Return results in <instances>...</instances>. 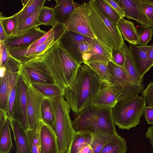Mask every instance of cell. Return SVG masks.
<instances>
[{"label":"cell","mask_w":153,"mask_h":153,"mask_svg":"<svg viewBox=\"0 0 153 153\" xmlns=\"http://www.w3.org/2000/svg\"><path fill=\"white\" fill-rule=\"evenodd\" d=\"M90 48L83 57V63L88 64L94 61L108 62L111 60L112 50L100 42L96 38L89 41Z\"/></svg>","instance_id":"obj_15"},{"label":"cell","mask_w":153,"mask_h":153,"mask_svg":"<svg viewBox=\"0 0 153 153\" xmlns=\"http://www.w3.org/2000/svg\"><path fill=\"white\" fill-rule=\"evenodd\" d=\"M129 48L136 68L140 75L143 77L153 64L146 52L139 46L130 44Z\"/></svg>","instance_id":"obj_19"},{"label":"cell","mask_w":153,"mask_h":153,"mask_svg":"<svg viewBox=\"0 0 153 153\" xmlns=\"http://www.w3.org/2000/svg\"><path fill=\"white\" fill-rule=\"evenodd\" d=\"M20 63L10 55L6 63L0 67V109L6 112L10 93L19 75Z\"/></svg>","instance_id":"obj_8"},{"label":"cell","mask_w":153,"mask_h":153,"mask_svg":"<svg viewBox=\"0 0 153 153\" xmlns=\"http://www.w3.org/2000/svg\"><path fill=\"white\" fill-rule=\"evenodd\" d=\"M153 35V27H150L142 30L139 32V46H147L149 42L152 40Z\"/></svg>","instance_id":"obj_41"},{"label":"cell","mask_w":153,"mask_h":153,"mask_svg":"<svg viewBox=\"0 0 153 153\" xmlns=\"http://www.w3.org/2000/svg\"><path fill=\"white\" fill-rule=\"evenodd\" d=\"M92 134V137L90 145L94 153H99L104 146L113 136L102 132Z\"/></svg>","instance_id":"obj_35"},{"label":"cell","mask_w":153,"mask_h":153,"mask_svg":"<svg viewBox=\"0 0 153 153\" xmlns=\"http://www.w3.org/2000/svg\"><path fill=\"white\" fill-rule=\"evenodd\" d=\"M146 106L145 99L138 94L117 102L112 108L114 124L121 129L135 127L140 123Z\"/></svg>","instance_id":"obj_6"},{"label":"cell","mask_w":153,"mask_h":153,"mask_svg":"<svg viewBox=\"0 0 153 153\" xmlns=\"http://www.w3.org/2000/svg\"><path fill=\"white\" fill-rule=\"evenodd\" d=\"M53 29V28L52 27L50 30L46 34L38 40L34 42L28 48H33L45 43L50 37L52 32Z\"/></svg>","instance_id":"obj_47"},{"label":"cell","mask_w":153,"mask_h":153,"mask_svg":"<svg viewBox=\"0 0 153 153\" xmlns=\"http://www.w3.org/2000/svg\"><path fill=\"white\" fill-rule=\"evenodd\" d=\"M9 121L8 119L0 127V152L9 153L13 146Z\"/></svg>","instance_id":"obj_32"},{"label":"cell","mask_w":153,"mask_h":153,"mask_svg":"<svg viewBox=\"0 0 153 153\" xmlns=\"http://www.w3.org/2000/svg\"><path fill=\"white\" fill-rule=\"evenodd\" d=\"M121 6L125 17L140 24L141 30L151 27L146 17L142 11L138 0H117Z\"/></svg>","instance_id":"obj_16"},{"label":"cell","mask_w":153,"mask_h":153,"mask_svg":"<svg viewBox=\"0 0 153 153\" xmlns=\"http://www.w3.org/2000/svg\"><path fill=\"white\" fill-rule=\"evenodd\" d=\"M40 140L41 153H59L55 132L43 123L40 130Z\"/></svg>","instance_id":"obj_18"},{"label":"cell","mask_w":153,"mask_h":153,"mask_svg":"<svg viewBox=\"0 0 153 153\" xmlns=\"http://www.w3.org/2000/svg\"><path fill=\"white\" fill-rule=\"evenodd\" d=\"M78 153H94L90 144H85L80 149Z\"/></svg>","instance_id":"obj_49"},{"label":"cell","mask_w":153,"mask_h":153,"mask_svg":"<svg viewBox=\"0 0 153 153\" xmlns=\"http://www.w3.org/2000/svg\"><path fill=\"white\" fill-rule=\"evenodd\" d=\"M9 121L14 135L17 153H31L25 131L17 121L13 120Z\"/></svg>","instance_id":"obj_21"},{"label":"cell","mask_w":153,"mask_h":153,"mask_svg":"<svg viewBox=\"0 0 153 153\" xmlns=\"http://www.w3.org/2000/svg\"><path fill=\"white\" fill-rule=\"evenodd\" d=\"M2 13V12L0 13V24L7 37L18 34L19 25L18 13L8 17L4 16Z\"/></svg>","instance_id":"obj_29"},{"label":"cell","mask_w":153,"mask_h":153,"mask_svg":"<svg viewBox=\"0 0 153 153\" xmlns=\"http://www.w3.org/2000/svg\"><path fill=\"white\" fill-rule=\"evenodd\" d=\"M117 25L125 40L131 44H139V32L132 21L121 18L118 22Z\"/></svg>","instance_id":"obj_24"},{"label":"cell","mask_w":153,"mask_h":153,"mask_svg":"<svg viewBox=\"0 0 153 153\" xmlns=\"http://www.w3.org/2000/svg\"><path fill=\"white\" fill-rule=\"evenodd\" d=\"M127 150L126 140L118 134L113 136L99 153H126Z\"/></svg>","instance_id":"obj_27"},{"label":"cell","mask_w":153,"mask_h":153,"mask_svg":"<svg viewBox=\"0 0 153 153\" xmlns=\"http://www.w3.org/2000/svg\"><path fill=\"white\" fill-rule=\"evenodd\" d=\"M104 13L112 21L117 25L121 18L119 14L105 0H95Z\"/></svg>","instance_id":"obj_38"},{"label":"cell","mask_w":153,"mask_h":153,"mask_svg":"<svg viewBox=\"0 0 153 153\" xmlns=\"http://www.w3.org/2000/svg\"><path fill=\"white\" fill-rule=\"evenodd\" d=\"M32 87L45 98L63 95L64 90L56 84L33 82Z\"/></svg>","instance_id":"obj_30"},{"label":"cell","mask_w":153,"mask_h":153,"mask_svg":"<svg viewBox=\"0 0 153 153\" xmlns=\"http://www.w3.org/2000/svg\"><path fill=\"white\" fill-rule=\"evenodd\" d=\"M112 85L117 102L138 94L143 92L144 89L143 84L138 83H129Z\"/></svg>","instance_id":"obj_22"},{"label":"cell","mask_w":153,"mask_h":153,"mask_svg":"<svg viewBox=\"0 0 153 153\" xmlns=\"http://www.w3.org/2000/svg\"><path fill=\"white\" fill-rule=\"evenodd\" d=\"M106 82L88 65L83 63L72 85L64 89V97L77 115L91 106L94 98Z\"/></svg>","instance_id":"obj_1"},{"label":"cell","mask_w":153,"mask_h":153,"mask_svg":"<svg viewBox=\"0 0 153 153\" xmlns=\"http://www.w3.org/2000/svg\"><path fill=\"white\" fill-rule=\"evenodd\" d=\"M64 25L68 30L90 39L95 38L88 21L83 4H78Z\"/></svg>","instance_id":"obj_10"},{"label":"cell","mask_w":153,"mask_h":153,"mask_svg":"<svg viewBox=\"0 0 153 153\" xmlns=\"http://www.w3.org/2000/svg\"><path fill=\"white\" fill-rule=\"evenodd\" d=\"M41 58L58 86L64 90L72 85L81 65L61 46L59 40Z\"/></svg>","instance_id":"obj_2"},{"label":"cell","mask_w":153,"mask_h":153,"mask_svg":"<svg viewBox=\"0 0 153 153\" xmlns=\"http://www.w3.org/2000/svg\"><path fill=\"white\" fill-rule=\"evenodd\" d=\"M50 37L44 43L29 48H20L7 50L9 55L22 64L37 57L42 56L45 52L58 41L66 30L64 25L57 23L52 27Z\"/></svg>","instance_id":"obj_7"},{"label":"cell","mask_w":153,"mask_h":153,"mask_svg":"<svg viewBox=\"0 0 153 153\" xmlns=\"http://www.w3.org/2000/svg\"><path fill=\"white\" fill-rule=\"evenodd\" d=\"M112 108H102L90 106L78 114L72 121L77 131L92 133L104 132L112 136L118 134L115 126Z\"/></svg>","instance_id":"obj_4"},{"label":"cell","mask_w":153,"mask_h":153,"mask_svg":"<svg viewBox=\"0 0 153 153\" xmlns=\"http://www.w3.org/2000/svg\"><path fill=\"white\" fill-rule=\"evenodd\" d=\"M53 7L55 19L57 23L64 25L78 5L72 0H55Z\"/></svg>","instance_id":"obj_20"},{"label":"cell","mask_w":153,"mask_h":153,"mask_svg":"<svg viewBox=\"0 0 153 153\" xmlns=\"http://www.w3.org/2000/svg\"><path fill=\"white\" fill-rule=\"evenodd\" d=\"M142 96L150 106H153V82L149 83L146 89L143 91Z\"/></svg>","instance_id":"obj_43"},{"label":"cell","mask_w":153,"mask_h":153,"mask_svg":"<svg viewBox=\"0 0 153 153\" xmlns=\"http://www.w3.org/2000/svg\"><path fill=\"white\" fill-rule=\"evenodd\" d=\"M111 61L116 64L124 68L125 57L124 53L121 49H114L112 50Z\"/></svg>","instance_id":"obj_42"},{"label":"cell","mask_w":153,"mask_h":153,"mask_svg":"<svg viewBox=\"0 0 153 153\" xmlns=\"http://www.w3.org/2000/svg\"><path fill=\"white\" fill-rule=\"evenodd\" d=\"M142 11L153 27V0H138Z\"/></svg>","instance_id":"obj_39"},{"label":"cell","mask_w":153,"mask_h":153,"mask_svg":"<svg viewBox=\"0 0 153 153\" xmlns=\"http://www.w3.org/2000/svg\"><path fill=\"white\" fill-rule=\"evenodd\" d=\"M117 102L112 84L106 82L94 98L91 106L113 108Z\"/></svg>","instance_id":"obj_17"},{"label":"cell","mask_w":153,"mask_h":153,"mask_svg":"<svg viewBox=\"0 0 153 153\" xmlns=\"http://www.w3.org/2000/svg\"><path fill=\"white\" fill-rule=\"evenodd\" d=\"M87 64L95 71L103 80L110 82L111 76L107 63L102 61H94Z\"/></svg>","instance_id":"obj_37"},{"label":"cell","mask_w":153,"mask_h":153,"mask_svg":"<svg viewBox=\"0 0 153 153\" xmlns=\"http://www.w3.org/2000/svg\"><path fill=\"white\" fill-rule=\"evenodd\" d=\"M139 46L146 52L149 60L153 64V44L146 46Z\"/></svg>","instance_id":"obj_48"},{"label":"cell","mask_w":153,"mask_h":153,"mask_svg":"<svg viewBox=\"0 0 153 153\" xmlns=\"http://www.w3.org/2000/svg\"><path fill=\"white\" fill-rule=\"evenodd\" d=\"M41 57L20 64L19 73L27 86L33 82L56 84Z\"/></svg>","instance_id":"obj_9"},{"label":"cell","mask_w":153,"mask_h":153,"mask_svg":"<svg viewBox=\"0 0 153 153\" xmlns=\"http://www.w3.org/2000/svg\"><path fill=\"white\" fill-rule=\"evenodd\" d=\"M43 123L42 121H39L36 123L32 129L25 131L31 153H41L40 132Z\"/></svg>","instance_id":"obj_26"},{"label":"cell","mask_w":153,"mask_h":153,"mask_svg":"<svg viewBox=\"0 0 153 153\" xmlns=\"http://www.w3.org/2000/svg\"><path fill=\"white\" fill-rule=\"evenodd\" d=\"M92 137V133L89 132L76 131L65 153H78L85 144H90Z\"/></svg>","instance_id":"obj_25"},{"label":"cell","mask_w":153,"mask_h":153,"mask_svg":"<svg viewBox=\"0 0 153 153\" xmlns=\"http://www.w3.org/2000/svg\"><path fill=\"white\" fill-rule=\"evenodd\" d=\"M16 100V87L15 86L9 95L6 110L8 119L13 120L14 114Z\"/></svg>","instance_id":"obj_40"},{"label":"cell","mask_w":153,"mask_h":153,"mask_svg":"<svg viewBox=\"0 0 153 153\" xmlns=\"http://www.w3.org/2000/svg\"><path fill=\"white\" fill-rule=\"evenodd\" d=\"M121 50L124 53L125 62L124 68L128 74L137 82L143 84V77L139 74L133 60L129 47L124 42Z\"/></svg>","instance_id":"obj_31"},{"label":"cell","mask_w":153,"mask_h":153,"mask_svg":"<svg viewBox=\"0 0 153 153\" xmlns=\"http://www.w3.org/2000/svg\"><path fill=\"white\" fill-rule=\"evenodd\" d=\"M39 25L54 26L57 23L55 19L53 8L44 5L42 7L38 17Z\"/></svg>","instance_id":"obj_36"},{"label":"cell","mask_w":153,"mask_h":153,"mask_svg":"<svg viewBox=\"0 0 153 153\" xmlns=\"http://www.w3.org/2000/svg\"><path fill=\"white\" fill-rule=\"evenodd\" d=\"M144 114L145 119L148 124L153 123V106H146L145 108Z\"/></svg>","instance_id":"obj_46"},{"label":"cell","mask_w":153,"mask_h":153,"mask_svg":"<svg viewBox=\"0 0 153 153\" xmlns=\"http://www.w3.org/2000/svg\"><path fill=\"white\" fill-rule=\"evenodd\" d=\"M108 65L111 76L110 82L112 84L119 85L129 83H139L130 76L123 67L112 61L109 62Z\"/></svg>","instance_id":"obj_23"},{"label":"cell","mask_w":153,"mask_h":153,"mask_svg":"<svg viewBox=\"0 0 153 153\" xmlns=\"http://www.w3.org/2000/svg\"><path fill=\"white\" fill-rule=\"evenodd\" d=\"M91 39L66 30L59 40L61 46L79 64L83 63L82 56L79 48L80 42Z\"/></svg>","instance_id":"obj_14"},{"label":"cell","mask_w":153,"mask_h":153,"mask_svg":"<svg viewBox=\"0 0 153 153\" xmlns=\"http://www.w3.org/2000/svg\"><path fill=\"white\" fill-rule=\"evenodd\" d=\"M6 38L3 27L0 24V42L4 43Z\"/></svg>","instance_id":"obj_51"},{"label":"cell","mask_w":153,"mask_h":153,"mask_svg":"<svg viewBox=\"0 0 153 153\" xmlns=\"http://www.w3.org/2000/svg\"><path fill=\"white\" fill-rule=\"evenodd\" d=\"M83 4L95 38L112 50L120 49L125 42L117 25L104 13L95 0Z\"/></svg>","instance_id":"obj_3"},{"label":"cell","mask_w":153,"mask_h":153,"mask_svg":"<svg viewBox=\"0 0 153 153\" xmlns=\"http://www.w3.org/2000/svg\"><path fill=\"white\" fill-rule=\"evenodd\" d=\"M46 0H22V8L18 12L19 25Z\"/></svg>","instance_id":"obj_33"},{"label":"cell","mask_w":153,"mask_h":153,"mask_svg":"<svg viewBox=\"0 0 153 153\" xmlns=\"http://www.w3.org/2000/svg\"><path fill=\"white\" fill-rule=\"evenodd\" d=\"M146 136L149 139L153 148V125L148 128L146 134Z\"/></svg>","instance_id":"obj_50"},{"label":"cell","mask_w":153,"mask_h":153,"mask_svg":"<svg viewBox=\"0 0 153 153\" xmlns=\"http://www.w3.org/2000/svg\"><path fill=\"white\" fill-rule=\"evenodd\" d=\"M45 2H44L40 5L33 13L19 25L18 34L23 33L34 27L39 26V16Z\"/></svg>","instance_id":"obj_34"},{"label":"cell","mask_w":153,"mask_h":153,"mask_svg":"<svg viewBox=\"0 0 153 153\" xmlns=\"http://www.w3.org/2000/svg\"><path fill=\"white\" fill-rule=\"evenodd\" d=\"M119 14L121 18H124L125 14L120 4L117 0H105Z\"/></svg>","instance_id":"obj_45"},{"label":"cell","mask_w":153,"mask_h":153,"mask_svg":"<svg viewBox=\"0 0 153 153\" xmlns=\"http://www.w3.org/2000/svg\"><path fill=\"white\" fill-rule=\"evenodd\" d=\"M45 98L31 85L27 91V116L29 129H32L36 123L42 121L41 109Z\"/></svg>","instance_id":"obj_12"},{"label":"cell","mask_w":153,"mask_h":153,"mask_svg":"<svg viewBox=\"0 0 153 153\" xmlns=\"http://www.w3.org/2000/svg\"><path fill=\"white\" fill-rule=\"evenodd\" d=\"M49 98L55 114L56 133L59 153H65L76 132L70 115V106L63 95Z\"/></svg>","instance_id":"obj_5"},{"label":"cell","mask_w":153,"mask_h":153,"mask_svg":"<svg viewBox=\"0 0 153 153\" xmlns=\"http://www.w3.org/2000/svg\"><path fill=\"white\" fill-rule=\"evenodd\" d=\"M9 55L4 44L0 42V67L4 66L6 63Z\"/></svg>","instance_id":"obj_44"},{"label":"cell","mask_w":153,"mask_h":153,"mask_svg":"<svg viewBox=\"0 0 153 153\" xmlns=\"http://www.w3.org/2000/svg\"><path fill=\"white\" fill-rule=\"evenodd\" d=\"M16 100L13 120L26 131L29 129L27 116V91L28 86L20 74L16 85Z\"/></svg>","instance_id":"obj_11"},{"label":"cell","mask_w":153,"mask_h":153,"mask_svg":"<svg viewBox=\"0 0 153 153\" xmlns=\"http://www.w3.org/2000/svg\"><path fill=\"white\" fill-rule=\"evenodd\" d=\"M36 26L22 33L7 37L4 44L7 50L27 48L46 34L48 32Z\"/></svg>","instance_id":"obj_13"},{"label":"cell","mask_w":153,"mask_h":153,"mask_svg":"<svg viewBox=\"0 0 153 153\" xmlns=\"http://www.w3.org/2000/svg\"><path fill=\"white\" fill-rule=\"evenodd\" d=\"M42 121L52 128L56 132V116L51 100L45 98L43 101L41 109Z\"/></svg>","instance_id":"obj_28"}]
</instances>
